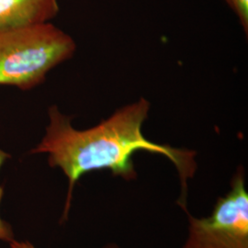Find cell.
I'll return each mask as SVG.
<instances>
[{
    "label": "cell",
    "instance_id": "6da1fadb",
    "mask_svg": "<svg viewBox=\"0 0 248 248\" xmlns=\"http://www.w3.org/2000/svg\"><path fill=\"white\" fill-rule=\"evenodd\" d=\"M149 110V101L140 98L117 109L98 125L78 130L72 126L70 118L62 114L57 107L49 108L45 135L31 153L48 154L49 165L62 169L68 177L67 207L74 186L88 172L108 169L115 176L133 179L136 172L133 155L141 150L169 158L177 168L185 190L187 178L194 176L197 168L195 153L147 140L142 129Z\"/></svg>",
    "mask_w": 248,
    "mask_h": 248
},
{
    "label": "cell",
    "instance_id": "7a4b0ae2",
    "mask_svg": "<svg viewBox=\"0 0 248 248\" xmlns=\"http://www.w3.org/2000/svg\"><path fill=\"white\" fill-rule=\"evenodd\" d=\"M77 51L71 36L51 22L0 32V87L35 89Z\"/></svg>",
    "mask_w": 248,
    "mask_h": 248
},
{
    "label": "cell",
    "instance_id": "3957f363",
    "mask_svg": "<svg viewBox=\"0 0 248 248\" xmlns=\"http://www.w3.org/2000/svg\"><path fill=\"white\" fill-rule=\"evenodd\" d=\"M189 237L183 248H248V194L243 169L232 178L230 192L220 198L213 214L189 217Z\"/></svg>",
    "mask_w": 248,
    "mask_h": 248
},
{
    "label": "cell",
    "instance_id": "277c9868",
    "mask_svg": "<svg viewBox=\"0 0 248 248\" xmlns=\"http://www.w3.org/2000/svg\"><path fill=\"white\" fill-rule=\"evenodd\" d=\"M58 12V0H0V32L50 22Z\"/></svg>",
    "mask_w": 248,
    "mask_h": 248
},
{
    "label": "cell",
    "instance_id": "5b68a950",
    "mask_svg": "<svg viewBox=\"0 0 248 248\" xmlns=\"http://www.w3.org/2000/svg\"><path fill=\"white\" fill-rule=\"evenodd\" d=\"M239 19L245 34L248 33V0H224Z\"/></svg>",
    "mask_w": 248,
    "mask_h": 248
},
{
    "label": "cell",
    "instance_id": "8992f818",
    "mask_svg": "<svg viewBox=\"0 0 248 248\" xmlns=\"http://www.w3.org/2000/svg\"><path fill=\"white\" fill-rule=\"evenodd\" d=\"M6 155L0 151V168L4 162V160L6 158ZM2 196H3V188L2 186H0V202L2 200ZM13 232L11 230V227L9 226V224H8L7 222H4L1 217H0V240L2 241H5V242H11L13 241Z\"/></svg>",
    "mask_w": 248,
    "mask_h": 248
},
{
    "label": "cell",
    "instance_id": "52a82bcc",
    "mask_svg": "<svg viewBox=\"0 0 248 248\" xmlns=\"http://www.w3.org/2000/svg\"><path fill=\"white\" fill-rule=\"evenodd\" d=\"M10 248H35L29 242H18V241H11L10 242Z\"/></svg>",
    "mask_w": 248,
    "mask_h": 248
}]
</instances>
